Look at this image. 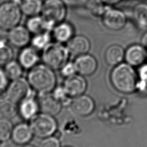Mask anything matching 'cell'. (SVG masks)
<instances>
[{
  "instance_id": "52a82bcc",
  "label": "cell",
  "mask_w": 147,
  "mask_h": 147,
  "mask_svg": "<svg viewBox=\"0 0 147 147\" xmlns=\"http://www.w3.org/2000/svg\"><path fill=\"white\" fill-rule=\"evenodd\" d=\"M102 22L109 30L118 31L123 29L127 21L126 14L119 9L107 6L101 15Z\"/></svg>"
},
{
  "instance_id": "8fae6325",
  "label": "cell",
  "mask_w": 147,
  "mask_h": 147,
  "mask_svg": "<svg viewBox=\"0 0 147 147\" xmlns=\"http://www.w3.org/2000/svg\"><path fill=\"white\" fill-rule=\"evenodd\" d=\"M18 114L22 119L30 121L38 114L40 106L34 94L25 98L18 103Z\"/></svg>"
},
{
  "instance_id": "d4e9b609",
  "label": "cell",
  "mask_w": 147,
  "mask_h": 147,
  "mask_svg": "<svg viewBox=\"0 0 147 147\" xmlns=\"http://www.w3.org/2000/svg\"><path fill=\"white\" fill-rule=\"evenodd\" d=\"M24 68L16 60H11L10 62L4 65V70L10 80H13L21 77Z\"/></svg>"
},
{
  "instance_id": "8d00e7d4",
  "label": "cell",
  "mask_w": 147,
  "mask_h": 147,
  "mask_svg": "<svg viewBox=\"0 0 147 147\" xmlns=\"http://www.w3.org/2000/svg\"><path fill=\"white\" fill-rule=\"evenodd\" d=\"M6 142H7L0 140V147H3V146L6 145Z\"/></svg>"
},
{
  "instance_id": "d6986e66",
  "label": "cell",
  "mask_w": 147,
  "mask_h": 147,
  "mask_svg": "<svg viewBox=\"0 0 147 147\" xmlns=\"http://www.w3.org/2000/svg\"><path fill=\"white\" fill-rule=\"evenodd\" d=\"M52 36L56 42L67 43L74 36V27L69 22L64 21L60 22L52 29Z\"/></svg>"
},
{
  "instance_id": "603a6c76",
  "label": "cell",
  "mask_w": 147,
  "mask_h": 147,
  "mask_svg": "<svg viewBox=\"0 0 147 147\" xmlns=\"http://www.w3.org/2000/svg\"><path fill=\"white\" fill-rule=\"evenodd\" d=\"M42 0H21L20 2L21 12L29 17L38 16L42 11Z\"/></svg>"
},
{
  "instance_id": "e575fe53",
  "label": "cell",
  "mask_w": 147,
  "mask_h": 147,
  "mask_svg": "<svg viewBox=\"0 0 147 147\" xmlns=\"http://www.w3.org/2000/svg\"><path fill=\"white\" fill-rule=\"evenodd\" d=\"M100 1L106 6H113L119 3L122 0H100Z\"/></svg>"
},
{
  "instance_id": "7402d4cb",
  "label": "cell",
  "mask_w": 147,
  "mask_h": 147,
  "mask_svg": "<svg viewBox=\"0 0 147 147\" xmlns=\"http://www.w3.org/2000/svg\"><path fill=\"white\" fill-rule=\"evenodd\" d=\"M132 18L135 24L139 28H147V3L140 2L136 4L132 10Z\"/></svg>"
},
{
  "instance_id": "44dd1931",
  "label": "cell",
  "mask_w": 147,
  "mask_h": 147,
  "mask_svg": "<svg viewBox=\"0 0 147 147\" xmlns=\"http://www.w3.org/2000/svg\"><path fill=\"white\" fill-rule=\"evenodd\" d=\"M125 58V50L117 44L111 45L106 50L105 59L106 63L111 66H115L121 63Z\"/></svg>"
},
{
  "instance_id": "5b68a950",
  "label": "cell",
  "mask_w": 147,
  "mask_h": 147,
  "mask_svg": "<svg viewBox=\"0 0 147 147\" xmlns=\"http://www.w3.org/2000/svg\"><path fill=\"white\" fill-rule=\"evenodd\" d=\"M21 10L14 1L5 2L0 5V28L10 30L18 25L21 19Z\"/></svg>"
},
{
  "instance_id": "ac0fdd59",
  "label": "cell",
  "mask_w": 147,
  "mask_h": 147,
  "mask_svg": "<svg viewBox=\"0 0 147 147\" xmlns=\"http://www.w3.org/2000/svg\"><path fill=\"white\" fill-rule=\"evenodd\" d=\"M40 59L36 48L33 47H25L20 52L18 61L24 69L29 70L38 64Z\"/></svg>"
},
{
  "instance_id": "4fadbf2b",
  "label": "cell",
  "mask_w": 147,
  "mask_h": 147,
  "mask_svg": "<svg viewBox=\"0 0 147 147\" xmlns=\"http://www.w3.org/2000/svg\"><path fill=\"white\" fill-rule=\"evenodd\" d=\"M38 100L41 113L55 116L61 111L62 105L52 92L38 95Z\"/></svg>"
},
{
  "instance_id": "9c48e42d",
  "label": "cell",
  "mask_w": 147,
  "mask_h": 147,
  "mask_svg": "<svg viewBox=\"0 0 147 147\" xmlns=\"http://www.w3.org/2000/svg\"><path fill=\"white\" fill-rule=\"evenodd\" d=\"M146 59L147 49L142 44H132L125 51V59L132 67L142 65Z\"/></svg>"
},
{
  "instance_id": "1f68e13d",
  "label": "cell",
  "mask_w": 147,
  "mask_h": 147,
  "mask_svg": "<svg viewBox=\"0 0 147 147\" xmlns=\"http://www.w3.org/2000/svg\"><path fill=\"white\" fill-rule=\"evenodd\" d=\"M60 70L61 75L65 78L75 75L77 72L75 64L72 62H67Z\"/></svg>"
},
{
  "instance_id": "60d3db41",
  "label": "cell",
  "mask_w": 147,
  "mask_h": 147,
  "mask_svg": "<svg viewBox=\"0 0 147 147\" xmlns=\"http://www.w3.org/2000/svg\"><path fill=\"white\" fill-rule=\"evenodd\" d=\"M68 1H69V0H68ZM71 1H72V0H71Z\"/></svg>"
},
{
  "instance_id": "f1b7e54d",
  "label": "cell",
  "mask_w": 147,
  "mask_h": 147,
  "mask_svg": "<svg viewBox=\"0 0 147 147\" xmlns=\"http://www.w3.org/2000/svg\"><path fill=\"white\" fill-rule=\"evenodd\" d=\"M13 52L6 44H0V65H5L13 60Z\"/></svg>"
},
{
  "instance_id": "f35d334b",
  "label": "cell",
  "mask_w": 147,
  "mask_h": 147,
  "mask_svg": "<svg viewBox=\"0 0 147 147\" xmlns=\"http://www.w3.org/2000/svg\"><path fill=\"white\" fill-rule=\"evenodd\" d=\"M137 1H140V2H142V1H145V0H137Z\"/></svg>"
},
{
  "instance_id": "6da1fadb",
  "label": "cell",
  "mask_w": 147,
  "mask_h": 147,
  "mask_svg": "<svg viewBox=\"0 0 147 147\" xmlns=\"http://www.w3.org/2000/svg\"><path fill=\"white\" fill-rule=\"evenodd\" d=\"M53 71L44 63L38 64L29 70L26 79L38 95L52 92L56 87V76Z\"/></svg>"
},
{
  "instance_id": "5bb4252c",
  "label": "cell",
  "mask_w": 147,
  "mask_h": 147,
  "mask_svg": "<svg viewBox=\"0 0 147 147\" xmlns=\"http://www.w3.org/2000/svg\"><path fill=\"white\" fill-rule=\"evenodd\" d=\"M34 136L29 124L20 123L13 127L11 140L17 145L22 146L29 144Z\"/></svg>"
},
{
  "instance_id": "836d02e7",
  "label": "cell",
  "mask_w": 147,
  "mask_h": 147,
  "mask_svg": "<svg viewBox=\"0 0 147 147\" xmlns=\"http://www.w3.org/2000/svg\"><path fill=\"white\" fill-rule=\"evenodd\" d=\"M9 41V32L7 30L0 28V44H6Z\"/></svg>"
},
{
  "instance_id": "9a60e30c",
  "label": "cell",
  "mask_w": 147,
  "mask_h": 147,
  "mask_svg": "<svg viewBox=\"0 0 147 147\" xmlns=\"http://www.w3.org/2000/svg\"><path fill=\"white\" fill-rule=\"evenodd\" d=\"M67 47L70 55L80 56L87 53L91 47L89 39L82 34L74 35L67 42Z\"/></svg>"
},
{
  "instance_id": "b9f144b4",
  "label": "cell",
  "mask_w": 147,
  "mask_h": 147,
  "mask_svg": "<svg viewBox=\"0 0 147 147\" xmlns=\"http://www.w3.org/2000/svg\"><path fill=\"white\" fill-rule=\"evenodd\" d=\"M146 49H147V48H146Z\"/></svg>"
},
{
  "instance_id": "4dcf8cb0",
  "label": "cell",
  "mask_w": 147,
  "mask_h": 147,
  "mask_svg": "<svg viewBox=\"0 0 147 147\" xmlns=\"http://www.w3.org/2000/svg\"><path fill=\"white\" fill-rule=\"evenodd\" d=\"M38 147H60L59 140L52 136L42 138Z\"/></svg>"
},
{
  "instance_id": "30bf717a",
  "label": "cell",
  "mask_w": 147,
  "mask_h": 147,
  "mask_svg": "<svg viewBox=\"0 0 147 147\" xmlns=\"http://www.w3.org/2000/svg\"><path fill=\"white\" fill-rule=\"evenodd\" d=\"M63 87L70 97H76L82 95L87 88L85 79L80 75H74L66 78Z\"/></svg>"
},
{
  "instance_id": "83f0119b",
  "label": "cell",
  "mask_w": 147,
  "mask_h": 147,
  "mask_svg": "<svg viewBox=\"0 0 147 147\" xmlns=\"http://www.w3.org/2000/svg\"><path fill=\"white\" fill-rule=\"evenodd\" d=\"M13 127L10 120L0 118V140L7 142L11 138Z\"/></svg>"
},
{
  "instance_id": "8992f818",
  "label": "cell",
  "mask_w": 147,
  "mask_h": 147,
  "mask_svg": "<svg viewBox=\"0 0 147 147\" xmlns=\"http://www.w3.org/2000/svg\"><path fill=\"white\" fill-rule=\"evenodd\" d=\"M41 13L45 20L56 25L64 21L66 17L65 2L63 0H45Z\"/></svg>"
},
{
  "instance_id": "484cf974",
  "label": "cell",
  "mask_w": 147,
  "mask_h": 147,
  "mask_svg": "<svg viewBox=\"0 0 147 147\" xmlns=\"http://www.w3.org/2000/svg\"><path fill=\"white\" fill-rule=\"evenodd\" d=\"M51 38L49 31H47L36 34L30 41L32 47L37 50H42L51 42Z\"/></svg>"
},
{
  "instance_id": "7c38bea8",
  "label": "cell",
  "mask_w": 147,
  "mask_h": 147,
  "mask_svg": "<svg viewBox=\"0 0 147 147\" xmlns=\"http://www.w3.org/2000/svg\"><path fill=\"white\" fill-rule=\"evenodd\" d=\"M74 63L76 72L82 76L91 75L95 72L98 66L95 58L88 53L77 56Z\"/></svg>"
},
{
  "instance_id": "74e56055",
  "label": "cell",
  "mask_w": 147,
  "mask_h": 147,
  "mask_svg": "<svg viewBox=\"0 0 147 147\" xmlns=\"http://www.w3.org/2000/svg\"><path fill=\"white\" fill-rule=\"evenodd\" d=\"M22 147H36L33 145H31V144H26V145H22Z\"/></svg>"
},
{
  "instance_id": "4316f807",
  "label": "cell",
  "mask_w": 147,
  "mask_h": 147,
  "mask_svg": "<svg viewBox=\"0 0 147 147\" xmlns=\"http://www.w3.org/2000/svg\"><path fill=\"white\" fill-rule=\"evenodd\" d=\"M9 78L4 69L0 67V102L7 98V88L9 85Z\"/></svg>"
},
{
  "instance_id": "f546056e",
  "label": "cell",
  "mask_w": 147,
  "mask_h": 147,
  "mask_svg": "<svg viewBox=\"0 0 147 147\" xmlns=\"http://www.w3.org/2000/svg\"><path fill=\"white\" fill-rule=\"evenodd\" d=\"M52 93L53 96L61 103L62 106L67 105L69 103L70 96H69L66 93L63 86L58 87L56 86Z\"/></svg>"
},
{
  "instance_id": "277c9868",
  "label": "cell",
  "mask_w": 147,
  "mask_h": 147,
  "mask_svg": "<svg viewBox=\"0 0 147 147\" xmlns=\"http://www.w3.org/2000/svg\"><path fill=\"white\" fill-rule=\"evenodd\" d=\"M29 121L34 136L40 138L52 136L57 129L54 116L45 113H38Z\"/></svg>"
},
{
  "instance_id": "d6a6232c",
  "label": "cell",
  "mask_w": 147,
  "mask_h": 147,
  "mask_svg": "<svg viewBox=\"0 0 147 147\" xmlns=\"http://www.w3.org/2000/svg\"><path fill=\"white\" fill-rule=\"evenodd\" d=\"M140 78L144 84H147V64H142L139 70Z\"/></svg>"
},
{
  "instance_id": "e0dca14e",
  "label": "cell",
  "mask_w": 147,
  "mask_h": 147,
  "mask_svg": "<svg viewBox=\"0 0 147 147\" xmlns=\"http://www.w3.org/2000/svg\"><path fill=\"white\" fill-rule=\"evenodd\" d=\"M31 38L30 32L27 28L16 26L9 32V41L13 46L24 48L30 42Z\"/></svg>"
},
{
  "instance_id": "2e32d148",
  "label": "cell",
  "mask_w": 147,
  "mask_h": 147,
  "mask_svg": "<svg viewBox=\"0 0 147 147\" xmlns=\"http://www.w3.org/2000/svg\"><path fill=\"white\" fill-rule=\"evenodd\" d=\"M71 107L77 115L87 116L94 111L95 104L91 97L86 95H81L75 98L71 103Z\"/></svg>"
},
{
  "instance_id": "d590c367",
  "label": "cell",
  "mask_w": 147,
  "mask_h": 147,
  "mask_svg": "<svg viewBox=\"0 0 147 147\" xmlns=\"http://www.w3.org/2000/svg\"><path fill=\"white\" fill-rule=\"evenodd\" d=\"M141 44L147 48V31L144 33L141 38Z\"/></svg>"
},
{
  "instance_id": "7a4b0ae2",
  "label": "cell",
  "mask_w": 147,
  "mask_h": 147,
  "mask_svg": "<svg viewBox=\"0 0 147 147\" xmlns=\"http://www.w3.org/2000/svg\"><path fill=\"white\" fill-rule=\"evenodd\" d=\"M110 80L113 87L122 93H131L137 87V74L127 63L115 66L110 74Z\"/></svg>"
},
{
  "instance_id": "ab89813d",
  "label": "cell",
  "mask_w": 147,
  "mask_h": 147,
  "mask_svg": "<svg viewBox=\"0 0 147 147\" xmlns=\"http://www.w3.org/2000/svg\"><path fill=\"white\" fill-rule=\"evenodd\" d=\"M67 147H69V146H67Z\"/></svg>"
},
{
  "instance_id": "ba28073f",
  "label": "cell",
  "mask_w": 147,
  "mask_h": 147,
  "mask_svg": "<svg viewBox=\"0 0 147 147\" xmlns=\"http://www.w3.org/2000/svg\"><path fill=\"white\" fill-rule=\"evenodd\" d=\"M34 94L28 80L22 76L11 80L7 88L8 99L16 104Z\"/></svg>"
},
{
  "instance_id": "3957f363",
  "label": "cell",
  "mask_w": 147,
  "mask_h": 147,
  "mask_svg": "<svg viewBox=\"0 0 147 147\" xmlns=\"http://www.w3.org/2000/svg\"><path fill=\"white\" fill-rule=\"evenodd\" d=\"M69 55L67 46L62 43L50 42L42 49L41 59L44 64L53 70H57L68 62Z\"/></svg>"
},
{
  "instance_id": "cb8c5ba5",
  "label": "cell",
  "mask_w": 147,
  "mask_h": 147,
  "mask_svg": "<svg viewBox=\"0 0 147 147\" xmlns=\"http://www.w3.org/2000/svg\"><path fill=\"white\" fill-rule=\"evenodd\" d=\"M17 114L18 110L16 103L9 99L0 102V118L10 120Z\"/></svg>"
},
{
  "instance_id": "ffe728a7",
  "label": "cell",
  "mask_w": 147,
  "mask_h": 147,
  "mask_svg": "<svg viewBox=\"0 0 147 147\" xmlns=\"http://www.w3.org/2000/svg\"><path fill=\"white\" fill-rule=\"evenodd\" d=\"M55 26L53 24L45 20L42 16L30 17L26 22L27 29L34 34L47 31L50 32Z\"/></svg>"
}]
</instances>
